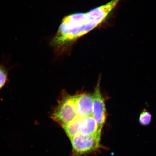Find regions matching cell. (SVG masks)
I'll use <instances>...</instances> for the list:
<instances>
[{"label": "cell", "instance_id": "cell-1", "mask_svg": "<svg viewBox=\"0 0 156 156\" xmlns=\"http://www.w3.org/2000/svg\"><path fill=\"white\" fill-rule=\"evenodd\" d=\"M121 1L111 0L87 12L74 13L64 17L51 42L55 51L63 53L70 44L96 28Z\"/></svg>", "mask_w": 156, "mask_h": 156}, {"label": "cell", "instance_id": "cell-2", "mask_svg": "<svg viewBox=\"0 0 156 156\" xmlns=\"http://www.w3.org/2000/svg\"><path fill=\"white\" fill-rule=\"evenodd\" d=\"M50 118L63 127L78 118L75 101V95L62 93L58 104L50 113Z\"/></svg>", "mask_w": 156, "mask_h": 156}, {"label": "cell", "instance_id": "cell-3", "mask_svg": "<svg viewBox=\"0 0 156 156\" xmlns=\"http://www.w3.org/2000/svg\"><path fill=\"white\" fill-rule=\"evenodd\" d=\"M101 135L76 136L70 139L72 146L71 156H81L92 153L100 147Z\"/></svg>", "mask_w": 156, "mask_h": 156}, {"label": "cell", "instance_id": "cell-4", "mask_svg": "<svg viewBox=\"0 0 156 156\" xmlns=\"http://www.w3.org/2000/svg\"><path fill=\"white\" fill-rule=\"evenodd\" d=\"M100 82V79L99 78L93 93L92 115L98 125L99 130L101 132L106 122L107 112L105 99L101 92Z\"/></svg>", "mask_w": 156, "mask_h": 156}, {"label": "cell", "instance_id": "cell-5", "mask_svg": "<svg viewBox=\"0 0 156 156\" xmlns=\"http://www.w3.org/2000/svg\"><path fill=\"white\" fill-rule=\"evenodd\" d=\"M75 101L78 117L84 118L92 115L93 94L83 93L75 95Z\"/></svg>", "mask_w": 156, "mask_h": 156}, {"label": "cell", "instance_id": "cell-6", "mask_svg": "<svg viewBox=\"0 0 156 156\" xmlns=\"http://www.w3.org/2000/svg\"><path fill=\"white\" fill-rule=\"evenodd\" d=\"M98 125L93 115L85 117L80 124L79 134L85 136L101 135Z\"/></svg>", "mask_w": 156, "mask_h": 156}, {"label": "cell", "instance_id": "cell-7", "mask_svg": "<svg viewBox=\"0 0 156 156\" xmlns=\"http://www.w3.org/2000/svg\"><path fill=\"white\" fill-rule=\"evenodd\" d=\"M83 118L78 117L73 122L62 127L70 139L79 135V126Z\"/></svg>", "mask_w": 156, "mask_h": 156}, {"label": "cell", "instance_id": "cell-8", "mask_svg": "<svg viewBox=\"0 0 156 156\" xmlns=\"http://www.w3.org/2000/svg\"><path fill=\"white\" fill-rule=\"evenodd\" d=\"M8 71L5 66L0 65V90L5 86L8 81Z\"/></svg>", "mask_w": 156, "mask_h": 156}, {"label": "cell", "instance_id": "cell-9", "mask_svg": "<svg viewBox=\"0 0 156 156\" xmlns=\"http://www.w3.org/2000/svg\"><path fill=\"white\" fill-rule=\"evenodd\" d=\"M151 114L146 109H144L140 115L139 121L142 125L147 126L151 123Z\"/></svg>", "mask_w": 156, "mask_h": 156}]
</instances>
